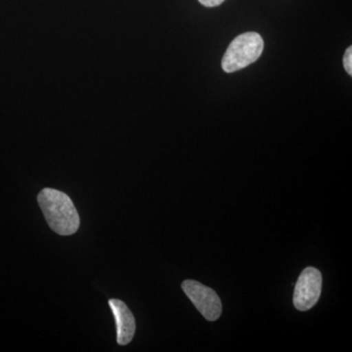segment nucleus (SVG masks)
<instances>
[{
	"instance_id": "obj_1",
	"label": "nucleus",
	"mask_w": 352,
	"mask_h": 352,
	"mask_svg": "<svg viewBox=\"0 0 352 352\" xmlns=\"http://www.w3.org/2000/svg\"><path fill=\"white\" fill-rule=\"evenodd\" d=\"M39 207L50 228L62 236L75 234L80 227V215L73 201L64 192L45 188L38 196Z\"/></svg>"
},
{
	"instance_id": "obj_2",
	"label": "nucleus",
	"mask_w": 352,
	"mask_h": 352,
	"mask_svg": "<svg viewBox=\"0 0 352 352\" xmlns=\"http://www.w3.org/2000/svg\"><path fill=\"white\" fill-rule=\"evenodd\" d=\"M263 39L258 32L240 34L231 41L222 58L221 67L226 73H234L254 63L263 54Z\"/></svg>"
},
{
	"instance_id": "obj_3",
	"label": "nucleus",
	"mask_w": 352,
	"mask_h": 352,
	"mask_svg": "<svg viewBox=\"0 0 352 352\" xmlns=\"http://www.w3.org/2000/svg\"><path fill=\"white\" fill-rule=\"evenodd\" d=\"M182 289L207 320L215 321L219 318L222 312V305L219 296L214 289L194 280L183 282Z\"/></svg>"
},
{
	"instance_id": "obj_4",
	"label": "nucleus",
	"mask_w": 352,
	"mask_h": 352,
	"mask_svg": "<svg viewBox=\"0 0 352 352\" xmlns=\"http://www.w3.org/2000/svg\"><path fill=\"white\" fill-rule=\"evenodd\" d=\"M322 275L314 267H307L302 271L296 284L294 293V305L300 311H307L314 307L320 298Z\"/></svg>"
},
{
	"instance_id": "obj_5",
	"label": "nucleus",
	"mask_w": 352,
	"mask_h": 352,
	"mask_svg": "<svg viewBox=\"0 0 352 352\" xmlns=\"http://www.w3.org/2000/svg\"><path fill=\"white\" fill-rule=\"evenodd\" d=\"M109 305L115 316L117 325V342L120 346H126L135 333V319L126 303L120 300H109Z\"/></svg>"
},
{
	"instance_id": "obj_6",
	"label": "nucleus",
	"mask_w": 352,
	"mask_h": 352,
	"mask_svg": "<svg viewBox=\"0 0 352 352\" xmlns=\"http://www.w3.org/2000/svg\"><path fill=\"white\" fill-rule=\"evenodd\" d=\"M344 67L346 69V73L349 76H352V47L349 46L346 50L344 56Z\"/></svg>"
},
{
	"instance_id": "obj_7",
	"label": "nucleus",
	"mask_w": 352,
	"mask_h": 352,
	"mask_svg": "<svg viewBox=\"0 0 352 352\" xmlns=\"http://www.w3.org/2000/svg\"><path fill=\"white\" fill-rule=\"evenodd\" d=\"M226 0H199L201 6L206 7H217L223 3Z\"/></svg>"
}]
</instances>
